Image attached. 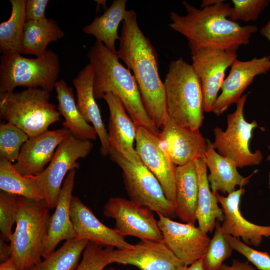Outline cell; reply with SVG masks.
<instances>
[{
	"label": "cell",
	"instance_id": "1",
	"mask_svg": "<svg viewBox=\"0 0 270 270\" xmlns=\"http://www.w3.org/2000/svg\"><path fill=\"white\" fill-rule=\"evenodd\" d=\"M182 4L186 14L170 12L169 26L186 38L190 50L212 46L236 52L258 30L256 26H242L230 20L232 6L224 0H204L200 8L186 1Z\"/></svg>",
	"mask_w": 270,
	"mask_h": 270
},
{
	"label": "cell",
	"instance_id": "2",
	"mask_svg": "<svg viewBox=\"0 0 270 270\" xmlns=\"http://www.w3.org/2000/svg\"><path fill=\"white\" fill-rule=\"evenodd\" d=\"M118 58L132 72L144 108L160 130L168 116L164 82L158 68V56L150 40L140 29L137 15L128 10L120 36Z\"/></svg>",
	"mask_w": 270,
	"mask_h": 270
},
{
	"label": "cell",
	"instance_id": "3",
	"mask_svg": "<svg viewBox=\"0 0 270 270\" xmlns=\"http://www.w3.org/2000/svg\"><path fill=\"white\" fill-rule=\"evenodd\" d=\"M87 56L94 74L95 98H102L108 93L114 94L121 100L136 126L159 133L144 108L135 78L130 71L120 62L117 54L96 40Z\"/></svg>",
	"mask_w": 270,
	"mask_h": 270
},
{
	"label": "cell",
	"instance_id": "4",
	"mask_svg": "<svg viewBox=\"0 0 270 270\" xmlns=\"http://www.w3.org/2000/svg\"><path fill=\"white\" fill-rule=\"evenodd\" d=\"M50 208L44 199L18 196L16 226L10 240V255L17 270H30L42 261Z\"/></svg>",
	"mask_w": 270,
	"mask_h": 270
},
{
	"label": "cell",
	"instance_id": "5",
	"mask_svg": "<svg viewBox=\"0 0 270 270\" xmlns=\"http://www.w3.org/2000/svg\"><path fill=\"white\" fill-rule=\"evenodd\" d=\"M164 84L170 118L184 128L200 130L204 120L203 93L192 64L182 58L170 62Z\"/></svg>",
	"mask_w": 270,
	"mask_h": 270
},
{
	"label": "cell",
	"instance_id": "6",
	"mask_svg": "<svg viewBox=\"0 0 270 270\" xmlns=\"http://www.w3.org/2000/svg\"><path fill=\"white\" fill-rule=\"evenodd\" d=\"M50 92L41 88L0 94V116L32 137L48 130L60 120V113L50 102Z\"/></svg>",
	"mask_w": 270,
	"mask_h": 270
},
{
	"label": "cell",
	"instance_id": "7",
	"mask_svg": "<svg viewBox=\"0 0 270 270\" xmlns=\"http://www.w3.org/2000/svg\"><path fill=\"white\" fill-rule=\"evenodd\" d=\"M60 71L56 53L48 50L35 58L20 54H2L0 64V94L12 92L17 86L41 88L50 92Z\"/></svg>",
	"mask_w": 270,
	"mask_h": 270
},
{
	"label": "cell",
	"instance_id": "8",
	"mask_svg": "<svg viewBox=\"0 0 270 270\" xmlns=\"http://www.w3.org/2000/svg\"><path fill=\"white\" fill-rule=\"evenodd\" d=\"M248 96L243 94L236 102L235 110L228 114L227 126L224 130L220 127L214 129L213 148L221 156L231 161L237 168L256 166L262 161V152L256 150L252 152L250 142L254 128H258L257 122H247L244 117V106Z\"/></svg>",
	"mask_w": 270,
	"mask_h": 270
},
{
	"label": "cell",
	"instance_id": "9",
	"mask_svg": "<svg viewBox=\"0 0 270 270\" xmlns=\"http://www.w3.org/2000/svg\"><path fill=\"white\" fill-rule=\"evenodd\" d=\"M108 155L122 170L124 188L130 200L158 215L171 219L176 216L174 206L166 198L160 182L143 163L132 162L110 147Z\"/></svg>",
	"mask_w": 270,
	"mask_h": 270
},
{
	"label": "cell",
	"instance_id": "10",
	"mask_svg": "<svg viewBox=\"0 0 270 270\" xmlns=\"http://www.w3.org/2000/svg\"><path fill=\"white\" fill-rule=\"evenodd\" d=\"M92 144L70 134L58 146L48 166L40 174L32 176L42 189L50 210L54 209L63 182L69 172L78 168V160L91 152Z\"/></svg>",
	"mask_w": 270,
	"mask_h": 270
},
{
	"label": "cell",
	"instance_id": "11",
	"mask_svg": "<svg viewBox=\"0 0 270 270\" xmlns=\"http://www.w3.org/2000/svg\"><path fill=\"white\" fill-rule=\"evenodd\" d=\"M190 54L192 66L202 88L204 112H212L226 70L237 59L236 52L203 46L190 50Z\"/></svg>",
	"mask_w": 270,
	"mask_h": 270
},
{
	"label": "cell",
	"instance_id": "12",
	"mask_svg": "<svg viewBox=\"0 0 270 270\" xmlns=\"http://www.w3.org/2000/svg\"><path fill=\"white\" fill-rule=\"evenodd\" d=\"M103 212L115 220V228L125 238L136 237L140 240H162L158 220L153 212L130 200L112 197L104 205Z\"/></svg>",
	"mask_w": 270,
	"mask_h": 270
},
{
	"label": "cell",
	"instance_id": "13",
	"mask_svg": "<svg viewBox=\"0 0 270 270\" xmlns=\"http://www.w3.org/2000/svg\"><path fill=\"white\" fill-rule=\"evenodd\" d=\"M158 132L136 126V151L142 162L160 182L167 199L176 202V170Z\"/></svg>",
	"mask_w": 270,
	"mask_h": 270
},
{
	"label": "cell",
	"instance_id": "14",
	"mask_svg": "<svg viewBox=\"0 0 270 270\" xmlns=\"http://www.w3.org/2000/svg\"><path fill=\"white\" fill-rule=\"evenodd\" d=\"M158 216L163 241L186 266L205 256L210 240L206 233L194 224L178 222L160 214Z\"/></svg>",
	"mask_w": 270,
	"mask_h": 270
},
{
	"label": "cell",
	"instance_id": "15",
	"mask_svg": "<svg viewBox=\"0 0 270 270\" xmlns=\"http://www.w3.org/2000/svg\"><path fill=\"white\" fill-rule=\"evenodd\" d=\"M112 263L130 264L140 270H182L186 266L163 240H140L131 250H114Z\"/></svg>",
	"mask_w": 270,
	"mask_h": 270
},
{
	"label": "cell",
	"instance_id": "16",
	"mask_svg": "<svg viewBox=\"0 0 270 270\" xmlns=\"http://www.w3.org/2000/svg\"><path fill=\"white\" fill-rule=\"evenodd\" d=\"M230 67L221 87V93L212 107V112L216 116L222 114L231 104H236L256 76L270 70V56L254 58L247 61L236 59Z\"/></svg>",
	"mask_w": 270,
	"mask_h": 270
},
{
	"label": "cell",
	"instance_id": "17",
	"mask_svg": "<svg viewBox=\"0 0 270 270\" xmlns=\"http://www.w3.org/2000/svg\"><path fill=\"white\" fill-rule=\"evenodd\" d=\"M72 222L76 238L86 240L103 246L131 250L134 244L128 242L116 228L102 222L77 196H72L70 208Z\"/></svg>",
	"mask_w": 270,
	"mask_h": 270
},
{
	"label": "cell",
	"instance_id": "18",
	"mask_svg": "<svg viewBox=\"0 0 270 270\" xmlns=\"http://www.w3.org/2000/svg\"><path fill=\"white\" fill-rule=\"evenodd\" d=\"M158 136L173 162L182 166L204 157L206 140L200 130L184 128L169 116L164 122Z\"/></svg>",
	"mask_w": 270,
	"mask_h": 270
},
{
	"label": "cell",
	"instance_id": "19",
	"mask_svg": "<svg viewBox=\"0 0 270 270\" xmlns=\"http://www.w3.org/2000/svg\"><path fill=\"white\" fill-rule=\"evenodd\" d=\"M246 191L244 187L235 190L227 196L215 192L218 202L221 205L224 218L221 228L226 235L240 238L246 244L260 246L263 237H270V226H260L249 222L242 214L240 202Z\"/></svg>",
	"mask_w": 270,
	"mask_h": 270
},
{
	"label": "cell",
	"instance_id": "20",
	"mask_svg": "<svg viewBox=\"0 0 270 270\" xmlns=\"http://www.w3.org/2000/svg\"><path fill=\"white\" fill-rule=\"evenodd\" d=\"M64 128L48 130L30 137L22 146L14 168L24 176H36L45 169L60 144L69 135Z\"/></svg>",
	"mask_w": 270,
	"mask_h": 270
},
{
	"label": "cell",
	"instance_id": "21",
	"mask_svg": "<svg viewBox=\"0 0 270 270\" xmlns=\"http://www.w3.org/2000/svg\"><path fill=\"white\" fill-rule=\"evenodd\" d=\"M102 98L110 110L108 136L110 147L128 160L142 164L134 148L136 126L126 113L122 102L111 92L105 94Z\"/></svg>",
	"mask_w": 270,
	"mask_h": 270
},
{
	"label": "cell",
	"instance_id": "22",
	"mask_svg": "<svg viewBox=\"0 0 270 270\" xmlns=\"http://www.w3.org/2000/svg\"><path fill=\"white\" fill-rule=\"evenodd\" d=\"M76 173V169H74L69 172L66 176L54 211L50 216L43 258L56 250L58 245L62 241L76 238L70 215Z\"/></svg>",
	"mask_w": 270,
	"mask_h": 270
},
{
	"label": "cell",
	"instance_id": "23",
	"mask_svg": "<svg viewBox=\"0 0 270 270\" xmlns=\"http://www.w3.org/2000/svg\"><path fill=\"white\" fill-rule=\"evenodd\" d=\"M94 78L92 66L88 64L72 80V84L76 90L78 109L86 122L92 124L100 141V152L106 156L110 146L108 132L94 96Z\"/></svg>",
	"mask_w": 270,
	"mask_h": 270
},
{
	"label": "cell",
	"instance_id": "24",
	"mask_svg": "<svg viewBox=\"0 0 270 270\" xmlns=\"http://www.w3.org/2000/svg\"><path fill=\"white\" fill-rule=\"evenodd\" d=\"M202 159L210 170L208 178L212 192L229 194L236 190L237 186L240 188L247 185L257 172L256 170L248 176H243L231 161L216 151L209 140H207L206 151Z\"/></svg>",
	"mask_w": 270,
	"mask_h": 270
},
{
	"label": "cell",
	"instance_id": "25",
	"mask_svg": "<svg viewBox=\"0 0 270 270\" xmlns=\"http://www.w3.org/2000/svg\"><path fill=\"white\" fill-rule=\"evenodd\" d=\"M198 194V180L194 161L176 166L174 210L183 222L195 224Z\"/></svg>",
	"mask_w": 270,
	"mask_h": 270
},
{
	"label": "cell",
	"instance_id": "26",
	"mask_svg": "<svg viewBox=\"0 0 270 270\" xmlns=\"http://www.w3.org/2000/svg\"><path fill=\"white\" fill-rule=\"evenodd\" d=\"M54 89L58 100V110L64 118L62 123L74 137L82 140H94L98 134L92 126L86 122L80 112L72 87L64 80L56 82Z\"/></svg>",
	"mask_w": 270,
	"mask_h": 270
},
{
	"label": "cell",
	"instance_id": "27",
	"mask_svg": "<svg viewBox=\"0 0 270 270\" xmlns=\"http://www.w3.org/2000/svg\"><path fill=\"white\" fill-rule=\"evenodd\" d=\"M198 180L196 220L198 228L204 232H212L217 221L222 222L224 214L214 194L210 190L207 168L202 158L194 161Z\"/></svg>",
	"mask_w": 270,
	"mask_h": 270
},
{
	"label": "cell",
	"instance_id": "28",
	"mask_svg": "<svg viewBox=\"0 0 270 270\" xmlns=\"http://www.w3.org/2000/svg\"><path fill=\"white\" fill-rule=\"evenodd\" d=\"M126 0H114L102 16H96L90 24L84 26L82 31L93 36L96 40L117 54L116 42L120 40L118 30L126 15Z\"/></svg>",
	"mask_w": 270,
	"mask_h": 270
},
{
	"label": "cell",
	"instance_id": "29",
	"mask_svg": "<svg viewBox=\"0 0 270 270\" xmlns=\"http://www.w3.org/2000/svg\"><path fill=\"white\" fill-rule=\"evenodd\" d=\"M64 34L52 19L26 21L22 38L20 54L40 56L48 50L50 43L62 38Z\"/></svg>",
	"mask_w": 270,
	"mask_h": 270
},
{
	"label": "cell",
	"instance_id": "30",
	"mask_svg": "<svg viewBox=\"0 0 270 270\" xmlns=\"http://www.w3.org/2000/svg\"><path fill=\"white\" fill-rule=\"evenodd\" d=\"M0 189L28 198L44 199L42 189L32 176L22 174L12 162L2 158H0Z\"/></svg>",
	"mask_w": 270,
	"mask_h": 270
},
{
	"label": "cell",
	"instance_id": "31",
	"mask_svg": "<svg viewBox=\"0 0 270 270\" xmlns=\"http://www.w3.org/2000/svg\"><path fill=\"white\" fill-rule=\"evenodd\" d=\"M9 18L0 24V50L2 54H20L21 42L26 22V0H10Z\"/></svg>",
	"mask_w": 270,
	"mask_h": 270
},
{
	"label": "cell",
	"instance_id": "32",
	"mask_svg": "<svg viewBox=\"0 0 270 270\" xmlns=\"http://www.w3.org/2000/svg\"><path fill=\"white\" fill-rule=\"evenodd\" d=\"M88 242L76 238L66 240L30 270H75Z\"/></svg>",
	"mask_w": 270,
	"mask_h": 270
},
{
	"label": "cell",
	"instance_id": "33",
	"mask_svg": "<svg viewBox=\"0 0 270 270\" xmlns=\"http://www.w3.org/2000/svg\"><path fill=\"white\" fill-rule=\"evenodd\" d=\"M220 222L218 221L216 222L214 236L203 257L204 270H219L224 261L232 255L234 250L226 240Z\"/></svg>",
	"mask_w": 270,
	"mask_h": 270
},
{
	"label": "cell",
	"instance_id": "34",
	"mask_svg": "<svg viewBox=\"0 0 270 270\" xmlns=\"http://www.w3.org/2000/svg\"><path fill=\"white\" fill-rule=\"evenodd\" d=\"M29 136L16 125L7 122L0 126V158L16 162Z\"/></svg>",
	"mask_w": 270,
	"mask_h": 270
},
{
	"label": "cell",
	"instance_id": "35",
	"mask_svg": "<svg viewBox=\"0 0 270 270\" xmlns=\"http://www.w3.org/2000/svg\"><path fill=\"white\" fill-rule=\"evenodd\" d=\"M88 242L82 254V258L75 270H103L112 264V246H105Z\"/></svg>",
	"mask_w": 270,
	"mask_h": 270
},
{
	"label": "cell",
	"instance_id": "36",
	"mask_svg": "<svg viewBox=\"0 0 270 270\" xmlns=\"http://www.w3.org/2000/svg\"><path fill=\"white\" fill-rule=\"evenodd\" d=\"M18 205V196L0 190V238L7 242L12 234V229L16 222Z\"/></svg>",
	"mask_w": 270,
	"mask_h": 270
},
{
	"label": "cell",
	"instance_id": "37",
	"mask_svg": "<svg viewBox=\"0 0 270 270\" xmlns=\"http://www.w3.org/2000/svg\"><path fill=\"white\" fill-rule=\"evenodd\" d=\"M231 14L229 19L238 22L256 20L268 6V0H232Z\"/></svg>",
	"mask_w": 270,
	"mask_h": 270
},
{
	"label": "cell",
	"instance_id": "38",
	"mask_svg": "<svg viewBox=\"0 0 270 270\" xmlns=\"http://www.w3.org/2000/svg\"><path fill=\"white\" fill-rule=\"evenodd\" d=\"M225 236L232 249L246 258L258 270H270V255L268 252L254 250L238 238L226 234Z\"/></svg>",
	"mask_w": 270,
	"mask_h": 270
},
{
	"label": "cell",
	"instance_id": "39",
	"mask_svg": "<svg viewBox=\"0 0 270 270\" xmlns=\"http://www.w3.org/2000/svg\"><path fill=\"white\" fill-rule=\"evenodd\" d=\"M48 2V0H26L25 6L26 22L46 19L45 12Z\"/></svg>",
	"mask_w": 270,
	"mask_h": 270
},
{
	"label": "cell",
	"instance_id": "40",
	"mask_svg": "<svg viewBox=\"0 0 270 270\" xmlns=\"http://www.w3.org/2000/svg\"><path fill=\"white\" fill-rule=\"evenodd\" d=\"M219 270H257L249 264L248 262H242L234 259L232 264L228 266L223 264Z\"/></svg>",
	"mask_w": 270,
	"mask_h": 270
},
{
	"label": "cell",
	"instance_id": "41",
	"mask_svg": "<svg viewBox=\"0 0 270 270\" xmlns=\"http://www.w3.org/2000/svg\"><path fill=\"white\" fill-rule=\"evenodd\" d=\"M10 256V245L7 242L0 238V260L4 262Z\"/></svg>",
	"mask_w": 270,
	"mask_h": 270
},
{
	"label": "cell",
	"instance_id": "42",
	"mask_svg": "<svg viewBox=\"0 0 270 270\" xmlns=\"http://www.w3.org/2000/svg\"><path fill=\"white\" fill-rule=\"evenodd\" d=\"M0 270H17L11 256L4 262H0Z\"/></svg>",
	"mask_w": 270,
	"mask_h": 270
},
{
	"label": "cell",
	"instance_id": "43",
	"mask_svg": "<svg viewBox=\"0 0 270 270\" xmlns=\"http://www.w3.org/2000/svg\"><path fill=\"white\" fill-rule=\"evenodd\" d=\"M203 258L188 266H184L182 270H204L202 264Z\"/></svg>",
	"mask_w": 270,
	"mask_h": 270
},
{
	"label": "cell",
	"instance_id": "44",
	"mask_svg": "<svg viewBox=\"0 0 270 270\" xmlns=\"http://www.w3.org/2000/svg\"><path fill=\"white\" fill-rule=\"evenodd\" d=\"M261 34L270 42V18L260 30Z\"/></svg>",
	"mask_w": 270,
	"mask_h": 270
},
{
	"label": "cell",
	"instance_id": "45",
	"mask_svg": "<svg viewBox=\"0 0 270 270\" xmlns=\"http://www.w3.org/2000/svg\"><path fill=\"white\" fill-rule=\"evenodd\" d=\"M268 148L270 150V144L268 146ZM266 160L270 162V153L266 157Z\"/></svg>",
	"mask_w": 270,
	"mask_h": 270
},
{
	"label": "cell",
	"instance_id": "46",
	"mask_svg": "<svg viewBox=\"0 0 270 270\" xmlns=\"http://www.w3.org/2000/svg\"><path fill=\"white\" fill-rule=\"evenodd\" d=\"M268 188L270 190V172L268 173Z\"/></svg>",
	"mask_w": 270,
	"mask_h": 270
},
{
	"label": "cell",
	"instance_id": "47",
	"mask_svg": "<svg viewBox=\"0 0 270 270\" xmlns=\"http://www.w3.org/2000/svg\"><path fill=\"white\" fill-rule=\"evenodd\" d=\"M106 270H120L116 269V268H108L106 269Z\"/></svg>",
	"mask_w": 270,
	"mask_h": 270
}]
</instances>
